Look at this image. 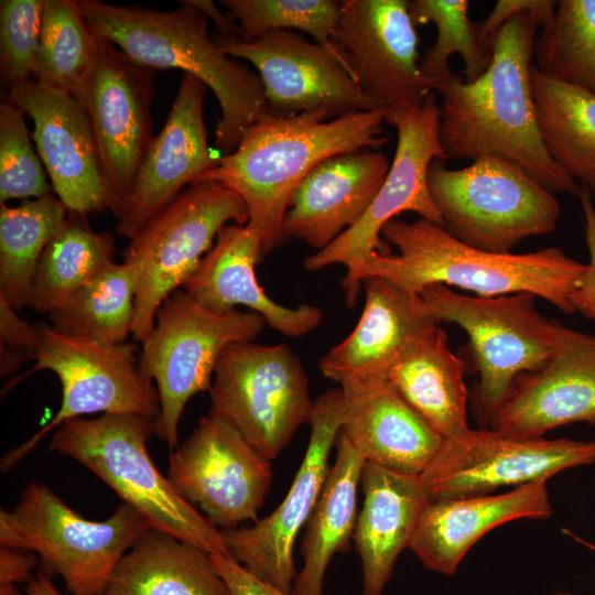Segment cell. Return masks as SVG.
Segmentation results:
<instances>
[{"instance_id":"836d02e7","label":"cell","mask_w":595,"mask_h":595,"mask_svg":"<svg viewBox=\"0 0 595 595\" xmlns=\"http://www.w3.org/2000/svg\"><path fill=\"white\" fill-rule=\"evenodd\" d=\"M67 212L53 194L0 204V298L14 310L30 306L40 259Z\"/></svg>"},{"instance_id":"f1b7e54d","label":"cell","mask_w":595,"mask_h":595,"mask_svg":"<svg viewBox=\"0 0 595 595\" xmlns=\"http://www.w3.org/2000/svg\"><path fill=\"white\" fill-rule=\"evenodd\" d=\"M464 375V361L437 324L414 338L383 378L443 439H454L470 429Z\"/></svg>"},{"instance_id":"ffe728a7","label":"cell","mask_w":595,"mask_h":595,"mask_svg":"<svg viewBox=\"0 0 595 595\" xmlns=\"http://www.w3.org/2000/svg\"><path fill=\"white\" fill-rule=\"evenodd\" d=\"M577 422L595 424V335L560 323L548 359L515 379L489 426L507 436L538 439Z\"/></svg>"},{"instance_id":"ac0fdd59","label":"cell","mask_w":595,"mask_h":595,"mask_svg":"<svg viewBox=\"0 0 595 595\" xmlns=\"http://www.w3.org/2000/svg\"><path fill=\"white\" fill-rule=\"evenodd\" d=\"M232 58L250 62L262 82L266 111L277 117L323 113L332 120L378 109L359 89L329 45L293 31H273L253 42L214 36Z\"/></svg>"},{"instance_id":"484cf974","label":"cell","mask_w":595,"mask_h":595,"mask_svg":"<svg viewBox=\"0 0 595 595\" xmlns=\"http://www.w3.org/2000/svg\"><path fill=\"white\" fill-rule=\"evenodd\" d=\"M263 258L261 246L249 227L229 224L219 231L213 248L182 288L216 314L237 310V305L247 306L285 336L299 337L317 328L324 317L320 307L284 306L264 293L255 270Z\"/></svg>"},{"instance_id":"83f0119b","label":"cell","mask_w":595,"mask_h":595,"mask_svg":"<svg viewBox=\"0 0 595 595\" xmlns=\"http://www.w3.org/2000/svg\"><path fill=\"white\" fill-rule=\"evenodd\" d=\"M360 484L364 502L353 539L361 561L363 593L382 595L430 498L420 475L372 463H365Z\"/></svg>"},{"instance_id":"ab89813d","label":"cell","mask_w":595,"mask_h":595,"mask_svg":"<svg viewBox=\"0 0 595 595\" xmlns=\"http://www.w3.org/2000/svg\"><path fill=\"white\" fill-rule=\"evenodd\" d=\"M45 167L35 151L24 112L11 100L0 104V203L51 194Z\"/></svg>"},{"instance_id":"c3c4849f","label":"cell","mask_w":595,"mask_h":595,"mask_svg":"<svg viewBox=\"0 0 595 595\" xmlns=\"http://www.w3.org/2000/svg\"><path fill=\"white\" fill-rule=\"evenodd\" d=\"M25 592L28 595H63L53 584L51 576L42 571L28 581Z\"/></svg>"},{"instance_id":"7402d4cb","label":"cell","mask_w":595,"mask_h":595,"mask_svg":"<svg viewBox=\"0 0 595 595\" xmlns=\"http://www.w3.org/2000/svg\"><path fill=\"white\" fill-rule=\"evenodd\" d=\"M207 86L183 74L165 125L152 140L138 170L116 231L133 238L183 191L217 162L208 145L203 106Z\"/></svg>"},{"instance_id":"f35d334b","label":"cell","mask_w":595,"mask_h":595,"mask_svg":"<svg viewBox=\"0 0 595 595\" xmlns=\"http://www.w3.org/2000/svg\"><path fill=\"white\" fill-rule=\"evenodd\" d=\"M238 22L239 39L253 42L273 31H302L329 45L342 15L337 0H223Z\"/></svg>"},{"instance_id":"7dc6e473","label":"cell","mask_w":595,"mask_h":595,"mask_svg":"<svg viewBox=\"0 0 595 595\" xmlns=\"http://www.w3.org/2000/svg\"><path fill=\"white\" fill-rule=\"evenodd\" d=\"M192 4L201 9L208 20L213 21L218 31L217 35L224 37H239V26L230 15H225L213 1L190 0Z\"/></svg>"},{"instance_id":"e575fe53","label":"cell","mask_w":595,"mask_h":595,"mask_svg":"<svg viewBox=\"0 0 595 595\" xmlns=\"http://www.w3.org/2000/svg\"><path fill=\"white\" fill-rule=\"evenodd\" d=\"M136 279L127 262L115 261L48 314L64 335L104 345H120L132 334Z\"/></svg>"},{"instance_id":"603a6c76","label":"cell","mask_w":595,"mask_h":595,"mask_svg":"<svg viewBox=\"0 0 595 595\" xmlns=\"http://www.w3.org/2000/svg\"><path fill=\"white\" fill-rule=\"evenodd\" d=\"M345 436L367 463L421 475L443 437L383 378H356L339 385Z\"/></svg>"},{"instance_id":"3957f363","label":"cell","mask_w":595,"mask_h":595,"mask_svg":"<svg viewBox=\"0 0 595 595\" xmlns=\"http://www.w3.org/2000/svg\"><path fill=\"white\" fill-rule=\"evenodd\" d=\"M396 253L372 251L361 268L366 277H382L419 294L433 284L459 288L477 296L531 293L566 315L575 313L570 295L585 263L559 247L526 253H493L457 240L442 226L424 218H394L381 231Z\"/></svg>"},{"instance_id":"681fc988","label":"cell","mask_w":595,"mask_h":595,"mask_svg":"<svg viewBox=\"0 0 595 595\" xmlns=\"http://www.w3.org/2000/svg\"><path fill=\"white\" fill-rule=\"evenodd\" d=\"M562 532L569 537H571L574 541H576L578 544L587 548L588 550L591 551H594L595 552V544L585 540L584 538L575 534L574 532H572L571 530L569 529H562Z\"/></svg>"},{"instance_id":"44dd1931","label":"cell","mask_w":595,"mask_h":595,"mask_svg":"<svg viewBox=\"0 0 595 595\" xmlns=\"http://www.w3.org/2000/svg\"><path fill=\"white\" fill-rule=\"evenodd\" d=\"M8 99L33 120L36 151L67 210L88 215L107 208L95 137L75 96L32 78L11 88Z\"/></svg>"},{"instance_id":"ee69618b","label":"cell","mask_w":595,"mask_h":595,"mask_svg":"<svg viewBox=\"0 0 595 595\" xmlns=\"http://www.w3.org/2000/svg\"><path fill=\"white\" fill-rule=\"evenodd\" d=\"M209 555L216 571L227 584L230 595H292L258 578L229 556Z\"/></svg>"},{"instance_id":"74e56055","label":"cell","mask_w":595,"mask_h":595,"mask_svg":"<svg viewBox=\"0 0 595 595\" xmlns=\"http://www.w3.org/2000/svg\"><path fill=\"white\" fill-rule=\"evenodd\" d=\"M468 9L467 0L409 1L414 26L431 22L436 28L435 42L420 60V71L431 88L452 73L448 61L454 53L464 61L463 78L467 83L482 76L490 64L491 51L479 42L478 25L469 19Z\"/></svg>"},{"instance_id":"d6986e66","label":"cell","mask_w":595,"mask_h":595,"mask_svg":"<svg viewBox=\"0 0 595 595\" xmlns=\"http://www.w3.org/2000/svg\"><path fill=\"white\" fill-rule=\"evenodd\" d=\"M343 394L333 388L314 401L306 453L293 483L275 510L249 528L223 531L229 558L263 582L292 594L293 548L322 491L328 457L343 425Z\"/></svg>"},{"instance_id":"5b68a950","label":"cell","mask_w":595,"mask_h":595,"mask_svg":"<svg viewBox=\"0 0 595 595\" xmlns=\"http://www.w3.org/2000/svg\"><path fill=\"white\" fill-rule=\"evenodd\" d=\"M153 420L137 413L71 419L52 435L50 448L97 475L154 529L209 554L229 556L223 531L185 500L152 462L147 442Z\"/></svg>"},{"instance_id":"f907efd6","label":"cell","mask_w":595,"mask_h":595,"mask_svg":"<svg viewBox=\"0 0 595 595\" xmlns=\"http://www.w3.org/2000/svg\"><path fill=\"white\" fill-rule=\"evenodd\" d=\"M0 595H28V593H22L17 585H1Z\"/></svg>"},{"instance_id":"d6a6232c","label":"cell","mask_w":595,"mask_h":595,"mask_svg":"<svg viewBox=\"0 0 595 595\" xmlns=\"http://www.w3.org/2000/svg\"><path fill=\"white\" fill-rule=\"evenodd\" d=\"M115 238L95 231L87 215L67 212L55 237L40 259L30 307L52 313L113 262Z\"/></svg>"},{"instance_id":"f6af8a7d","label":"cell","mask_w":595,"mask_h":595,"mask_svg":"<svg viewBox=\"0 0 595 595\" xmlns=\"http://www.w3.org/2000/svg\"><path fill=\"white\" fill-rule=\"evenodd\" d=\"M558 1L552 0H499L486 20L478 26L479 42L488 50L501 25L523 10L554 11ZM491 51V50H490Z\"/></svg>"},{"instance_id":"9a60e30c","label":"cell","mask_w":595,"mask_h":595,"mask_svg":"<svg viewBox=\"0 0 595 595\" xmlns=\"http://www.w3.org/2000/svg\"><path fill=\"white\" fill-rule=\"evenodd\" d=\"M589 464H595V442L520 439L491 429H469L444 439L420 476L429 498L435 500L486 495Z\"/></svg>"},{"instance_id":"7a4b0ae2","label":"cell","mask_w":595,"mask_h":595,"mask_svg":"<svg viewBox=\"0 0 595 595\" xmlns=\"http://www.w3.org/2000/svg\"><path fill=\"white\" fill-rule=\"evenodd\" d=\"M383 122L380 109L332 120L318 112L277 117L264 111L245 130L237 149L217 158L197 182H219L244 199L247 226L267 256L285 240L291 197L309 172L333 155L381 148L388 142Z\"/></svg>"},{"instance_id":"8fae6325","label":"cell","mask_w":595,"mask_h":595,"mask_svg":"<svg viewBox=\"0 0 595 595\" xmlns=\"http://www.w3.org/2000/svg\"><path fill=\"white\" fill-rule=\"evenodd\" d=\"M385 120L397 130V147L389 172L364 216L332 244L304 259L309 271L343 264L345 301L356 304L361 289V268L375 250L389 248L381 239L383 227L403 212L443 226L428 188L429 166L447 160L440 141L439 104L431 93L419 107L399 106L385 111Z\"/></svg>"},{"instance_id":"e0dca14e","label":"cell","mask_w":595,"mask_h":595,"mask_svg":"<svg viewBox=\"0 0 595 595\" xmlns=\"http://www.w3.org/2000/svg\"><path fill=\"white\" fill-rule=\"evenodd\" d=\"M270 462L231 425L207 414L172 451L166 477L215 527L235 529L258 520L271 487Z\"/></svg>"},{"instance_id":"b9f144b4","label":"cell","mask_w":595,"mask_h":595,"mask_svg":"<svg viewBox=\"0 0 595 595\" xmlns=\"http://www.w3.org/2000/svg\"><path fill=\"white\" fill-rule=\"evenodd\" d=\"M41 344L39 325L22 320L15 310L0 298V374L17 371L26 359H35Z\"/></svg>"},{"instance_id":"7c38bea8","label":"cell","mask_w":595,"mask_h":595,"mask_svg":"<svg viewBox=\"0 0 595 595\" xmlns=\"http://www.w3.org/2000/svg\"><path fill=\"white\" fill-rule=\"evenodd\" d=\"M209 392L208 414L231 425L269 461L310 423L314 409L305 370L286 344L227 346Z\"/></svg>"},{"instance_id":"d4e9b609","label":"cell","mask_w":595,"mask_h":595,"mask_svg":"<svg viewBox=\"0 0 595 595\" xmlns=\"http://www.w3.org/2000/svg\"><path fill=\"white\" fill-rule=\"evenodd\" d=\"M548 479L504 494L429 500L409 549L423 566L452 576L469 549L487 532L518 519H547L552 512Z\"/></svg>"},{"instance_id":"30bf717a","label":"cell","mask_w":595,"mask_h":595,"mask_svg":"<svg viewBox=\"0 0 595 595\" xmlns=\"http://www.w3.org/2000/svg\"><path fill=\"white\" fill-rule=\"evenodd\" d=\"M419 294L440 323H454L468 335L479 374L473 405L479 422L489 425L515 379L548 359L560 322L540 313L531 293L469 296L433 284Z\"/></svg>"},{"instance_id":"8d00e7d4","label":"cell","mask_w":595,"mask_h":595,"mask_svg":"<svg viewBox=\"0 0 595 595\" xmlns=\"http://www.w3.org/2000/svg\"><path fill=\"white\" fill-rule=\"evenodd\" d=\"M98 36L77 0H44L34 78L71 93L79 89L94 65Z\"/></svg>"},{"instance_id":"9c48e42d","label":"cell","mask_w":595,"mask_h":595,"mask_svg":"<svg viewBox=\"0 0 595 595\" xmlns=\"http://www.w3.org/2000/svg\"><path fill=\"white\" fill-rule=\"evenodd\" d=\"M248 221L237 193L219 182H196L130 239L122 258L136 279L133 340L149 337L159 307L194 273L219 231Z\"/></svg>"},{"instance_id":"4fadbf2b","label":"cell","mask_w":595,"mask_h":595,"mask_svg":"<svg viewBox=\"0 0 595 595\" xmlns=\"http://www.w3.org/2000/svg\"><path fill=\"white\" fill-rule=\"evenodd\" d=\"M41 344L32 369L51 370L62 383V403L55 416L29 440L1 458L11 469L54 428L84 414L137 413L155 419L160 410L153 381L139 368L133 344L104 345L72 337L51 325L39 324Z\"/></svg>"},{"instance_id":"1f68e13d","label":"cell","mask_w":595,"mask_h":595,"mask_svg":"<svg viewBox=\"0 0 595 595\" xmlns=\"http://www.w3.org/2000/svg\"><path fill=\"white\" fill-rule=\"evenodd\" d=\"M530 77L545 150L570 177L595 195V95L533 65Z\"/></svg>"},{"instance_id":"d590c367","label":"cell","mask_w":595,"mask_h":595,"mask_svg":"<svg viewBox=\"0 0 595 595\" xmlns=\"http://www.w3.org/2000/svg\"><path fill=\"white\" fill-rule=\"evenodd\" d=\"M532 55L538 71L595 95V0L558 1Z\"/></svg>"},{"instance_id":"6da1fadb","label":"cell","mask_w":595,"mask_h":595,"mask_svg":"<svg viewBox=\"0 0 595 595\" xmlns=\"http://www.w3.org/2000/svg\"><path fill=\"white\" fill-rule=\"evenodd\" d=\"M554 11L523 10L495 34L485 73L467 83L457 74L432 86L439 104L440 141L446 159H505L522 167L545 188L577 197L581 185L549 155L542 142L530 72L537 28Z\"/></svg>"},{"instance_id":"5bb4252c","label":"cell","mask_w":595,"mask_h":595,"mask_svg":"<svg viewBox=\"0 0 595 595\" xmlns=\"http://www.w3.org/2000/svg\"><path fill=\"white\" fill-rule=\"evenodd\" d=\"M154 79V69L134 63L111 41L98 36L94 65L74 95L89 119L107 208L116 218L126 208L154 138L150 113Z\"/></svg>"},{"instance_id":"f546056e","label":"cell","mask_w":595,"mask_h":595,"mask_svg":"<svg viewBox=\"0 0 595 595\" xmlns=\"http://www.w3.org/2000/svg\"><path fill=\"white\" fill-rule=\"evenodd\" d=\"M99 595H230L209 553L151 528L119 560Z\"/></svg>"},{"instance_id":"816d5d0a","label":"cell","mask_w":595,"mask_h":595,"mask_svg":"<svg viewBox=\"0 0 595 595\" xmlns=\"http://www.w3.org/2000/svg\"><path fill=\"white\" fill-rule=\"evenodd\" d=\"M545 595H573V594H571V593H569V592L560 591V592H555V593H553V594H545Z\"/></svg>"},{"instance_id":"8992f818","label":"cell","mask_w":595,"mask_h":595,"mask_svg":"<svg viewBox=\"0 0 595 595\" xmlns=\"http://www.w3.org/2000/svg\"><path fill=\"white\" fill-rule=\"evenodd\" d=\"M151 528L125 502L104 521L88 520L46 486L30 483L11 510L0 511V545L37 554L41 571L60 575L71 595H99L119 560Z\"/></svg>"},{"instance_id":"52a82bcc","label":"cell","mask_w":595,"mask_h":595,"mask_svg":"<svg viewBox=\"0 0 595 595\" xmlns=\"http://www.w3.org/2000/svg\"><path fill=\"white\" fill-rule=\"evenodd\" d=\"M446 160L429 166L428 188L443 228L473 248L509 253L523 239L556 228L560 204L522 167L485 155L463 169H448Z\"/></svg>"},{"instance_id":"ba28073f","label":"cell","mask_w":595,"mask_h":595,"mask_svg":"<svg viewBox=\"0 0 595 595\" xmlns=\"http://www.w3.org/2000/svg\"><path fill=\"white\" fill-rule=\"evenodd\" d=\"M266 324L253 311L210 312L184 289L164 300L138 360L156 386L160 410L153 434L160 441L172 451L177 447L184 408L197 392L209 391L220 354L231 344L253 342Z\"/></svg>"},{"instance_id":"bcb514c9","label":"cell","mask_w":595,"mask_h":595,"mask_svg":"<svg viewBox=\"0 0 595 595\" xmlns=\"http://www.w3.org/2000/svg\"><path fill=\"white\" fill-rule=\"evenodd\" d=\"M40 558L34 552L0 548V586L28 583Z\"/></svg>"},{"instance_id":"4316f807","label":"cell","mask_w":595,"mask_h":595,"mask_svg":"<svg viewBox=\"0 0 595 595\" xmlns=\"http://www.w3.org/2000/svg\"><path fill=\"white\" fill-rule=\"evenodd\" d=\"M364 309L354 329L322 356L321 372L345 381L379 376L419 335L440 322L426 310L420 294L382 277L361 280Z\"/></svg>"},{"instance_id":"2e32d148","label":"cell","mask_w":595,"mask_h":595,"mask_svg":"<svg viewBox=\"0 0 595 595\" xmlns=\"http://www.w3.org/2000/svg\"><path fill=\"white\" fill-rule=\"evenodd\" d=\"M329 46L363 94L383 112L419 107L433 93L420 71L405 0H344Z\"/></svg>"},{"instance_id":"cb8c5ba5","label":"cell","mask_w":595,"mask_h":595,"mask_svg":"<svg viewBox=\"0 0 595 595\" xmlns=\"http://www.w3.org/2000/svg\"><path fill=\"white\" fill-rule=\"evenodd\" d=\"M390 163L380 151L357 150L320 162L294 191L283 221L285 239L324 249L351 228L379 192Z\"/></svg>"},{"instance_id":"7bdbcfd3","label":"cell","mask_w":595,"mask_h":595,"mask_svg":"<svg viewBox=\"0 0 595 595\" xmlns=\"http://www.w3.org/2000/svg\"><path fill=\"white\" fill-rule=\"evenodd\" d=\"M584 217L585 241L588 249V263L578 285L570 295L575 312L595 322V206L589 190L581 185L577 195Z\"/></svg>"},{"instance_id":"277c9868","label":"cell","mask_w":595,"mask_h":595,"mask_svg":"<svg viewBox=\"0 0 595 595\" xmlns=\"http://www.w3.org/2000/svg\"><path fill=\"white\" fill-rule=\"evenodd\" d=\"M79 4L94 33L111 41L134 63L154 71L181 69L214 93L221 110L215 147L223 155L237 149L245 130L266 111L259 75L217 45L208 18L190 0L169 11L99 0H79Z\"/></svg>"},{"instance_id":"60d3db41","label":"cell","mask_w":595,"mask_h":595,"mask_svg":"<svg viewBox=\"0 0 595 595\" xmlns=\"http://www.w3.org/2000/svg\"><path fill=\"white\" fill-rule=\"evenodd\" d=\"M44 0L0 1V78L9 90L34 78Z\"/></svg>"},{"instance_id":"4dcf8cb0","label":"cell","mask_w":595,"mask_h":595,"mask_svg":"<svg viewBox=\"0 0 595 595\" xmlns=\"http://www.w3.org/2000/svg\"><path fill=\"white\" fill-rule=\"evenodd\" d=\"M366 461L343 435L328 469L320 497L305 523L301 543L302 570L296 574L292 595H323L329 561L348 549L357 521V488Z\"/></svg>"}]
</instances>
